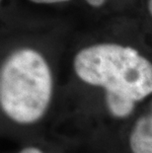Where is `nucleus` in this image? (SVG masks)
<instances>
[{
    "mask_svg": "<svg viewBox=\"0 0 152 153\" xmlns=\"http://www.w3.org/2000/svg\"><path fill=\"white\" fill-rule=\"evenodd\" d=\"M69 82L89 132L122 133L152 99V45L137 18L114 16L70 48ZM74 114L73 116H75Z\"/></svg>",
    "mask_w": 152,
    "mask_h": 153,
    "instance_id": "f257e3e1",
    "label": "nucleus"
},
{
    "mask_svg": "<svg viewBox=\"0 0 152 153\" xmlns=\"http://www.w3.org/2000/svg\"><path fill=\"white\" fill-rule=\"evenodd\" d=\"M47 45L21 39L2 50L0 111L13 128L32 129L46 122L57 99L56 61Z\"/></svg>",
    "mask_w": 152,
    "mask_h": 153,
    "instance_id": "f03ea898",
    "label": "nucleus"
},
{
    "mask_svg": "<svg viewBox=\"0 0 152 153\" xmlns=\"http://www.w3.org/2000/svg\"><path fill=\"white\" fill-rule=\"evenodd\" d=\"M125 153H152V99L122 131Z\"/></svg>",
    "mask_w": 152,
    "mask_h": 153,
    "instance_id": "7ed1b4c3",
    "label": "nucleus"
},
{
    "mask_svg": "<svg viewBox=\"0 0 152 153\" xmlns=\"http://www.w3.org/2000/svg\"><path fill=\"white\" fill-rule=\"evenodd\" d=\"M137 20L145 38L152 45V0L140 1V13Z\"/></svg>",
    "mask_w": 152,
    "mask_h": 153,
    "instance_id": "20e7f679",
    "label": "nucleus"
},
{
    "mask_svg": "<svg viewBox=\"0 0 152 153\" xmlns=\"http://www.w3.org/2000/svg\"><path fill=\"white\" fill-rule=\"evenodd\" d=\"M14 153H51L48 151L44 145H40L38 143H28L21 146L18 150Z\"/></svg>",
    "mask_w": 152,
    "mask_h": 153,
    "instance_id": "39448f33",
    "label": "nucleus"
},
{
    "mask_svg": "<svg viewBox=\"0 0 152 153\" xmlns=\"http://www.w3.org/2000/svg\"><path fill=\"white\" fill-rule=\"evenodd\" d=\"M85 5L95 12L106 11L111 3V0H84Z\"/></svg>",
    "mask_w": 152,
    "mask_h": 153,
    "instance_id": "423d86ee",
    "label": "nucleus"
},
{
    "mask_svg": "<svg viewBox=\"0 0 152 153\" xmlns=\"http://www.w3.org/2000/svg\"><path fill=\"white\" fill-rule=\"evenodd\" d=\"M35 5H59L73 1V0H27Z\"/></svg>",
    "mask_w": 152,
    "mask_h": 153,
    "instance_id": "0eeeda50",
    "label": "nucleus"
}]
</instances>
